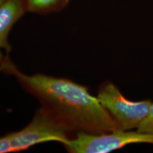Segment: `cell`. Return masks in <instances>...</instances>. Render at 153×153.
<instances>
[{
    "label": "cell",
    "instance_id": "cell-1",
    "mask_svg": "<svg viewBox=\"0 0 153 153\" xmlns=\"http://www.w3.org/2000/svg\"><path fill=\"white\" fill-rule=\"evenodd\" d=\"M0 70L16 77L24 89L74 133L100 134L120 130L117 122L87 87L65 78L43 74L23 73L8 56L0 63Z\"/></svg>",
    "mask_w": 153,
    "mask_h": 153
},
{
    "label": "cell",
    "instance_id": "cell-2",
    "mask_svg": "<svg viewBox=\"0 0 153 153\" xmlns=\"http://www.w3.org/2000/svg\"><path fill=\"white\" fill-rule=\"evenodd\" d=\"M74 134L70 128L41 107L26 127L0 137V153L20 152L51 141L63 145Z\"/></svg>",
    "mask_w": 153,
    "mask_h": 153
},
{
    "label": "cell",
    "instance_id": "cell-3",
    "mask_svg": "<svg viewBox=\"0 0 153 153\" xmlns=\"http://www.w3.org/2000/svg\"><path fill=\"white\" fill-rule=\"evenodd\" d=\"M135 143L153 144V133L122 130L100 134L79 131L63 145L71 153H108Z\"/></svg>",
    "mask_w": 153,
    "mask_h": 153
},
{
    "label": "cell",
    "instance_id": "cell-4",
    "mask_svg": "<svg viewBox=\"0 0 153 153\" xmlns=\"http://www.w3.org/2000/svg\"><path fill=\"white\" fill-rule=\"evenodd\" d=\"M97 97L114 119L120 130L132 131L139 127L148 116L152 101L145 99L133 101L126 99L118 88L110 82H105L99 87Z\"/></svg>",
    "mask_w": 153,
    "mask_h": 153
},
{
    "label": "cell",
    "instance_id": "cell-5",
    "mask_svg": "<svg viewBox=\"0 0 153 153\" xmlns=\"http://www.w3.org/2000/svg\"><path fill=\"white\" fill-rule=\"evenodd\" d=\"M27 11L24 0H6L0 5V49L11 51L8 41L9 32L19 19Z\"/></svg>",
    "mask_w": 153,
    "mask_h": 153
},
{
    "label": "cell",
    "instance_id": "cell-6",
    "mask_svg": "<svg viewBox=\"0 0 153 153\" xmlns=\"http://www.w3.org/2000/svg\"><path fill=\"white\" fill-rule=\"evenodd\" d=\"M27 11L37 14H48L62 10L70 0H24Z\"/></svg>",
    "mask_w": 153,
    "mask_h": 153
},
{
    "label": "cell",
    "instance_id": "cell-7",
    "mask_svg": "<svg viewBox=\"0 0 153 153\" xmlns=\"http://www.w3.org/2000/svg\"><path fill=\"white\" fill-rule=\"evenodd\" d=\"M136 131L140 133H153V102L151 104L148 116L140 123Z\"/></svg>",
    "mask_w": 153,
    "mask_h": 153
},
{
    "label": "cell",
    "instance_id": "cell-8",
    "mask_svg": "<svg viewBox=\"0 0 153 153\" xmlns=\"http://www.w3.org/2000/svg\"><path fill=\"white\" fill-rule=\"evenodd\" d=\"M4 57L2 53H1V49H0V63H1V61L3 60Z\"/></svg>",
    "mask_w": 153,
    "mask_h": 153
},
{
    "label": "cell",
    "instance_id": "cell-9",
    "mask_svg": "<svg viewBox=\"0 0 153 153\" xmlns=\"http://www.w3.org/2000/svg\"><path fill=\"white\" fill-rule=\"evenodd\" d=\"M5 1H6V0H0V5L2 4Z\"/></svg>",
    "mask_w": 153,
    "mask_h": 153
}]
</instances>
